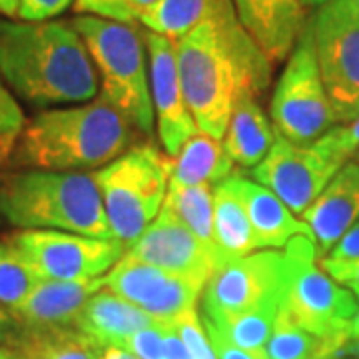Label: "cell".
<instances>
[{"label": "cell", "mask_w": 359, "mask_h": 359, "mask_svg": "<svg viewBox=\"0 0 359 359\" xmlns=\"http://www.w3.org/2000/svg\"><path fill=\"white\" fill-rule=\"evenodd\" d=\"M180 78L198 130L222 140L233 108L271 82V62L245 32L230 0L176 40Z\"/></svg>", "instance_id": "obj_1"}, {"label": "cell", "mask_w": 359, "mask_h": 359, "mask_svg": "<svg viewBox=\"0 0 359 359\" xmlns=\"http://www.w3.org/2000/svg\"><path fill=\"white\" fill-rule=\"evenodd\" d=\"M0 78L36 108L90 102L100 92L96 66L72 20H0Z\"/></svg>", "instance_id": "obj_2"}, {"label": "cell", "mask_w": 359, "mask_h": 359, "mask_svg": "<svg viewBox=\"0 0 359 359\" xmlns=\"http://www.w3.org/2000/svg\"><path fill=\"white\" fill-rule=\"evenodd\" d=\"M138 130L102 96L42 110L26 120L6 166L96 172L132 148Z\"/></svg>", "instance_id": "obj_3"}, {"label": "cell", "mask_w": 359, "mask_h": 359, "mask_svg": "<svg viewBox=\"0 0 359 359\" xmlns=\"http://www.w3.org/2000/svg\"><path fill=\"white\" fill-rule=\"evenodd\" d=\"M0 216L18 230H60L112 240L102 196L88 172H0ZM116 240V238H114Z\"/></svg>", "instance_id": "obj_4"}, {"label": "cell", "mask_w": 359, "mask_h": 359, "mask_svg": "<svg viewBox=\"0 0 359 359\" xmlns=\"http://www.w3.org/2000/svg\"><path fill=\"white\" fill-rule=\"evenodd\" d=\"M72 25L82 36L100 80V96L152 136L156 126L150 68L144 32L138 25H122L90 14H78Z\"/></svg>", "instance_id": "obj_5"}, {"label": "cell", "mask_w": 359, "mask_h": 359, "mask_svg": "<svg viewBox=\"0 0 359 359\" xmlns=\"http://www.w3.org/2000/svg\"><path fill=\"white\" fill-rule=\"evenodd\" d=\"M172 168L174 158L160 152L154 144H136L92 172L112 236L120 244L130 248L160 214Z\"/></svg>", "instance_id": "obj_6"}, {"label": "cell", "mask_w": 359, "mask_h": 359, "mask_svg": "<svg viewBox=\"0 0 359 359\" xmlns=\"http://www.w3.org/2000/svg\"><path fill=\"white\" fill-rule=\"evenodd\" d=\"M283 250L290 257V276L278 318L325 339L349 341L347 330L358 311L355 294L318 266L313 238L299 236Z\"/></svg>", "instance_id": "obj_7"}, {"label": "cell", "mask_w": 359, "mask_h": 359, "mask_svg": "<svg viewBox=\"0 0 359 359\" xmlns=\"http://www.w3.org/2000/svg\"><path fill=\"white\" fill-rule=\"evenodd\" d=\"M269 116L276 132L294 144H311L337 126L318 66L311 18L273 88Z\"/></svg>", "instance_id": "obj_8"}, {"label": "cell", "mask_w": 359, "mask_h": 359, "mask_svg": "<svg viewBox=\"0 0 359 359\" xmlns=\"http://www.w3.org/2000/svg\"><path fill=\"white\" fill-rule=\"evenodd\" d=\"M287 276L290 257L285 250H257L230 259L205 283L202 316L214 320L252 309H280Z\"/></svg>", "instance_id": "obj_9"}, {"label": "cell", "mask_w": 359, "mask_h": 359, "mask_svg": "<svg viewBox=\"0 0 359 359\" xmlns=\"http://www.w3.org/2000/svg\"><path fill=\"white\" fill-rule=\"evenodd\" d=\"M44 282H86L104 278L126 254L118 240L60 230H18L8 236Z\"/></svg>", "instance_id": "obj_10"}, {"label": "cell", "mask_w": 359, "mask_h": 359, "mask_svg": "<svg viewBox=\"0 0 359 359\" xmlns=\"http://www.w3.org/2000/svg\"><path fill=\"white\" fill-rule=\"evenodd\" d=\"M321 80L337 124L359 116V25L330 0L311 16Z\"/></svg>", "instance_id": "obj_11"}, {"label": "cell", "mask_w": 359, "mask_h": 359, "mask_svg": "<svg viewBox=\"0 0 359 359\" xmlns=\"http://www.w3.org/2000/svg\"><path fill=\"white\" fill-rule=\"evenodd\" d=\"M346 164L318 140L294 144L278 134L268 156L252 170V174L295 216H302Z\"/></svg>", "instance_id": "obj_12"}, {"label": "cell", "mask_w": 359, "mask_h": 359, "mask_svg": "<svg viewBox=\"0 0 359 359\" xmlns=\"http://www.w3.org/2000/svg\"><path fill=\"white\" fill-rule=\"evenodd\" d=\"M104 287L160 323H174L184 313L198 309L204 294L202 283L126 256L104 276Z\"/></svg>", "instance_id": "obj_13"}, {"label": "cell", "mask_w": 359, "mask_h": 359, "mask_svg": "<svg viewBox=\"0 0 359 359\" xmlns=\"http://www.w3.org/2000/svg\"><path fill=\"white\" fill-rule=\"evenodd\" d=\"M144 42L148 50L158 140L170 158H176L186 140L198 132L182 88L176 40L156 34L152 30H144Z\"/></svg>", "instance_id": "obj_14"}, {"label": "cell", "mask_w": 359, "mask_h": 359, "mask_svg": "<svg viewBox=\"0 0 359 359\" xmlns=\"http://www.w3.org/2000/svg\"><path fill=\"white\" fill-rule=\"evenodd\" d=\"M126 257L148 266L166 269L194 282L205 283L224 264L222 257L202 244L182 222L160 210L156 219L142 231L134 244L126 248Z\"/></svg>", "instance_id": "obj_15"}, {"label": "cell", "mask_w": 359, "mask_h": 359, "mask_svg": "<svg viewBox=\"0 0 359 359\" xmlns=\"http://www.w3.org/2000/svg\"><path fill=\"white\" fill-rule=\"evenodd\" d=\"M238 20L271 65L283 62L306 28L302 0H230Z\"/></svg>", "instance_id": "obj_16"}, {"label": "cell", "mask_w": 359, "mask_h": 359, "mask_svg": "<svg viewBox=\"0 0 359 359\" xmlns=\"http://www.w3.org/2000/svg\"><path fill=\"white\" fill-rule=\"evenodd\" d=\"M309 226L320 254H330L359 222V162L349 160L299 216Z\"/></svg>", "instance_id": "obj_17"}, {"label": "cell", "mask_w": 359, "mask_h": 359, "mask_svg": "<svg viewBox=\"0 0 359 359\" xmlns=\"http://www.w3.org/2000/svg\"><path fill=\"white\" fill-rule=\"evenodd\" d=\"M236 186L242 196L256 236L257 250H283L299 236L313 238L309 226L283 204L269 188L236 172Z\"/></svg>", "instance_id": "obj_18"}, {"label": "cell", "mask_w": 359, "mask_h": 359, "mask_svg": "<svg viewBox=\"0 0 359 359\" xmlns=\"http://www.w3.org/2000/svg\"><path fill=\"white\" fill-rule=\"evenodd\" d=\"M102 287L104 278L86 282H42L13 311L22 327H74L86 302Z\"/></svg>", "instance_id": "obj_19"}, {"label": "cell", "mask_w": 359, "mask_h": 359, "mask_svg": "<svg viewBox=\"0 0 359 359\" xmlns=\"http://www.w3.org/2000/svg\"><path fill=\"white\" fill-rule=\"evenodd\" d=\"M158 321L146 311L132 306L108 287H102L86 302L74 321V327L94 339L100 347H120L130 335Z\"/></svg>", "instance_id": "obj_20"}, {"label": "cell", "mask_w": 359, "mask_h": 359, "mask_svg": "<svg viewBox=\"0 0 359 359\" xmlns=\"http://www.w3.org/2000/svg\"><path fill=\"white\" fill-rule=\"evenodd\" d=\"M276 138L278 132L262 110L259 100L248 98L233 108L222 144L236 166L254 170L268 156Z\"/></svg>", "instance_id": "obj_21"}, {"label": "cell", "mask_w": 359, "mask_h": 359, "mask_svg": "<svg viewBox=\"0 0 359 359\" xmlns=\"http://www.w3.org/2000/svg\"><path fill=\"white\" fill-rule=\"evenodd\" d=\"M214 240L226 262L257 252V242L236 186V174L214 186Z\"/></svg>", "instance_id": "obj_22"}, {"label": "cell", "mask_w": 359, "mask_h": 359, "mask_svg": "<svg viewBox=\"0 0 359 359\" xmlns=\"http://www.w3.org/2000/svg\"><path fill=\"white\" fill-rule=\"evenodd\" d=\"M233 162L218 138L198 130L174 158L172 184L178 186H216L236 174Z\"/></svg>", "instance_id": "obj_23"}, {"label": "cell", "mask_w": 359, "mask_h": 359, "mask_svg": "<svg viewBox=\"0 0 359 359\" xmlns=\"http://www.w3.org/2000/svg\"><path fill=\"white\" fill-rule=\"evenodd\" d=\"M8 347L18 359H98L102 351L76 327H22Z\"/></svg>", "instance_id": "obj_24"}, {"label": "cell", "mask_w": 359, "mask_h": 359, "mask_svg": "<svg viewBox=\"0 0 359 359\" xmlns=\"http://www.w3.org/2000/svg\"><path fill=\"white\" fill-rule=\"evenodd\" d=\"M162 210H166L168 214H172L178 222H182L202 244L214 250L219 256L214 240V188L212 186H178L170 182Z\"/></svg>", "instance_id": "obj_25"}, {"label": "cell", "mask_w": 359, "mask_h": 359, "mask_svg": "<svg viewBox=\"0 0 359 359\" xmlns=\"http://www.w3.org/2000/svg\"><path fill=\"white\" fill-rule=\"evenodd\" d=\"M346 346L347 339H325L278 318L264 351L268 359H334Z\"/></svg>", "instance_id": "obj_26"}, {"label": "cell", "mask_w": 359, "mask_h": 359, "mask_svg": "<svg viewBox=\"0 0 359 359\" xmlns=\"http://www.w3.org/2000/svg\"><path fill=\"white\" fill-rule=\"evenodd\" d=\"M218 0H158L140 25L156 34L178 40L204 20Z\"/></svg>", "instance_id": "obj_27"}, {"label": "cell", "mask_w": 359, "mask_h": 359, "mask_svg": "<svg viewBox=\"0 0 359 359\" xmlns=\"http://www.w3.org/2000/svg\"><path fill=\"white\" fill-rule=\"evenodd\" d=\"M278 313H280L278 308H264L214 318V320L202 316V320L208 321L214 330H218L233 346L248 349V351H264L269 335L273 332Z\"/></svg>", "instance_id": "obj_28"}, {"label": "cell", "mask_w": 359, "mask_h": 359, "mask_svg": "<svg viewBox=\"0 0 359 359\" xmlns=\"http://www.w3.org/2000/svg\"><path fill=\"white\" fill-rule=\"evenodd\" d=\"M36 268L26 259V256L13 244L6 236L0 240V304L16 308L32 294L40 283Z\"/></svg>", "instance_id": "obj_29"}, {"label": "cell", "mask_w": 359, "mask_h": 359, "mask_svg": "<svg viewBox=\"0 0 359 359\" xmlns=\"http://www.w3.org/2000/svg\"><path fill=\"white\" fill-rule=\"evenodd\" d=\"M158 0H74L78 14H90L122 25H140Z\"/></svg>", "instance_id": "obj_30"}, {"label": "cell", "mask_w": 359, "mask_h": 359, "mask_svg": "<svg viewBox=\"0 0 359 359\" xmlns=\"http://www.w3.org/2000/svg\"><path fill=\"white\" fill-rule=\"evenodd\" d=\"M25 122V112L16 96L0 78V164L2 166H6L8 156L13 152L14 140L18 138Z\"/></svg>", "instance_id": "obj_31"}, {"label": "cell", "mask_w": 359, "mask_h": 359, "mask_svg": "<svg viewBox=\"0 0 359 359\" xmlns=\"http://www.w3.org/2000/svg\"><path fill=\"white\" fill-rule=\"evenodd\" d=\"M176 327L180 337L184 339V344L188 347V353L192 359H218L216 351L212 347V341L205 334L202 318L198 316V309L184 313L182 318L172 323Z\"/></svg>", "instance_id": "obj_32"}, {"label": "cell", "mask_w": 359, "mask_h": 359, "mask_svg": "<svg viewBox=\"0 0 359 359\" xmlns=\"http://www.w3.org/2000/svg\"><path fill=\"white\" fill-rule=\"evenodd\" d=\"M318 142L344 162H349V158H355L359 152V116L347 124L334 126L327 134L318 138Z\"/></svg>", "instance_id": "obj_33"}, {"label": "cell", "mask_w": 359, "mask_h": 359, "mask_svg": "<svg viewBox=\"0 0 359 359\" xmlns=\"http://www.w3.org/2000/svg\"><path fill=\"white\" fill-rule=\"evenodd\" d=\"M120 347L140 359H164V323L158 321L154 325L138 330Z\"/></svg>", "instance_id": "obj_34"}, {"label": "cell", "mask_w": 359, "mask_h": 359, "mask_svg": "<svg viewBox=\"0 0 359 359\" xmlns=\"http://www.w3.org/2000/svg\"><path fill=\"white\" fill-rule=\"evenodd\" d=\"M320 266L335 282L359 294V257H321Z\"/></svg>", "instance_id": "obj_35"}, {"label": "cell", "mask_w": 359, "mask_h": 359, "mask_svg": "<svg viewBox=\"0 0 359 359\" xmlns=\"http://www.w3.org/2000/svg\"><path fill=\"white\" fill-rule=\"evenodd\" d=\"M74 4V0H20L18 18L26 22H42L52 20Z\"/></svg>", "instance_id": "obj_36"}, {"label": "cell", "mask_w": 359, "mask_h": 359, "mask_svg": "<svg viewBox=\"0 0 359 359\" xmlns=\"http://www.w3.org/2000/svg\"><path fill=\"white\" fill-rule=\"evenodd\" d=\"M205 327V334L212 341V347L216 351V358L218 359H268L266 351H248V349H242V347L233 346L230 344L224 335L219 334L218 330H214L208 321L202 320Z\"/></svg>", "instance_id": "obj_37"}, {"label": "cell", "mask_w": 359, "mask_h": 359, "mask_svg": "<svg viewBox=\"0 0 359 359\" xmlns=\"http://www.w3.org/2000/svg\"><path fill=\"white\" fill-rule=\"evenodd\" d=\"M164 359H192L184 339L172 323H164Z\"/></svg>", "instance_id": "obj_38"}, {"label": "cell", "mask_w": 359, "mask_h": 359, "mask_svg": "<svg viewBox=\"0 0 359 359\" xmlns=\"http://www.w3.org/2000/svg\"><path fill=\"white\" fill-rule=\"evenodd\" d=\"M22 325L16 320L13 308L0 304V346H11L14 337L20 334Z\"/></svg>", "instance_id": "obj_39"}, {"label": "cell", "mask_w": 359, "mask_h": 359, "mask_svg": "<svg viewBox=\"0 0 359 359\" xmlns=\"http://www.w3.org/2000/svg\"><path fill=\"white\" fill-rule=\"evenodd\" d=\"M332 257H359V222L347 231L346 236L339 240V244L335 245L330 252Z\"/></svg>", "instance_id": "obj_40"}, {"label": "cell", "mask_w": 359, "mask_h": 359, "mask_svg": "<svg viewBox=\"0 0 359 359\" xmlns=\"http://www.w3.org/2000/svg\"><path fill=\"white\" fill-rule=\"evenodd\" d=\"M98 359H140V358H136L134 353H130L128 349H122V347H118V346H106L102 347V351H100Z\"/></svg>", "instance_id": "obj_41"}, {"label": "cell", "mask_w": 359, "mask_h": 359, "mask_svg": "<svg viewBox=\"0 0 359 359\" xmlns=\"http://www.w3.org/2000/svg\"><path fill=\"white\" fill-rule=\"evenodd\" d=\"M339 6H341V11L355 22L359 25V0H335Z\"/></svg>", "instance_id": "obj_42"}, {"label": "cell", "mask_w": 359, "mask_h": 359, "mask_svg": "<svg viewBox=\"0 0 359 359\" xmlns=\"http://www.w3.org/2000/svg\"><path fill=\"white\" fill-rule=\"evenodd\" d=\"M18 8H20V0H0V14L14 18L18 16Z\"/></svg>", "instance_id": "obj_43"}, {"label": "cell", "mask_w": 359, "mask_h": 359, "mask_svg": "<svg viewBox=\"0 0 359 359\" xmlns=\"http://www.w3.org/2000/svg\"><path fill=\"white\" fill-rule=\"evenodd\" d=\"M355 297H358V311H355L353 320L349 323V330H347L349 341H351V339H359V294H355Z\"/></svg>", "instance_id": "obj_44"}, {"label": "cell", "mask_w": 359, "mask_h": 359, "mask_svg": "<svg viewBox=\"0 0 359 359\" xmlns=\"http://www.w3.org/2000/svg\"><path fill=\"white\" fill-rule=\"evenodd\" d=\"M344 353H347L351 359H359V339L347 341V346L344 347Z\"/></svg>", "instance_id": "obj_45"}, {"label": "cell", "mask_w": 359, "mask_h": 359, "mask_svg": "<svg viewBox=\"0 0 359 359\" xmlns=\"http://www.w3.org/2000/svg\"><path fill=\"white\" fill-rule=\"evenodd\" d=\"M0 359H18V353L14 351L13 347L0 346Z\"/></svg>", "instance_id": "obj_46"}, {"label": "cell", "mask_w": 359, "mask_h": 359, "mask_svg": "<svg viewBox=\"0 0 359 359\" xmlns=\"http://www.w3.org/2000/svg\"><path fill=\"white\" fill-rule=\"evenodd\" d=\"M306 6H323V4H327L330 0H302Z\"/></svg>", "instance_id": "obj_47"}, {"label": "cell", "mask_w": 359, "mask_h": 359, "mask_svg": "<svg viewBox=\"0 0 359 359\" xmlns=\"http://www.w3.org/2000/svg\"><path fill=\"white\" fill-rule=\"evenodd\" d=\"M355 160H358V162H359V152H358V154H355Z\"/></svg>", "instance_id": "obj_48"}, {"label": "cell", "mask_w": 359, "mask_h": 359, "mask_svg": "<svg viewBox=\"0 0 359 359\" xmlns=\"http://www.w3.org/2000/svg\"><path fill=\"white\" fill-rule=\"evenodd\" d=\"M334 359H346V358H334Z\"/></svg>", "instance_id": "obj_49"}, {"label": "cell", "mask_w": 359, "mask_h": 359, "mask_svg": "<svg viewBox=\"0 0 359 359\" xmlns=\"http://www.w3.org/2000/svg\"><path fill=\"white\" fill-rule=\"evenodd\" d=\"M0 166H2V164H0ZM0 218H2V216H0Z\"/></svg>", "instance_id": "obj_50"}]
</instances>
